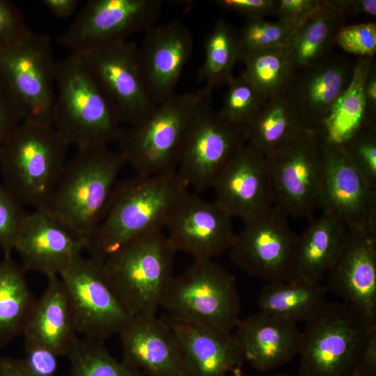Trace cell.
Here are the masks:
<instances>
[{
    "mask_svg": "<svg viewBox=\"0 0 376 376\" xmlns=\"http://www.w3.org/2000/svg\"><path fill=\"white\" fill-rule=\"evenodd\" d=\"M233 331L246 361L258 371L285 364L300 351L297 323L270 313L260 311L240 319Z\"/></svg>",
    "mask_w": 376,
    "mask_h": 376,
    "instance_id": "cell-25",
    "label": "cell"
},
{
    "mask_svg": "<svg viewBox=\"0 0 376 376\" xmlns=\"http://www.w3.org/2000/svg\"><path fill=\"white\" fill-rule=\"evenodd\" d=\"M365 120L376 123V65L374 62L366 77L364 87Z\"/></svg>",
    "mask_w": 376,
    "mask_h": 376,
    "instance_id": "cell-46",
    "label": "cell"
},
{
    "mask_svg": "<svg viewBox=\"0 0 376 376\" xmlns=\"http://www.w3.org/2000/svg\"><path fill=\"white\" fill-rule=\"evenodd\" d=\"M82 337L104 341L119 334L132 318L110 286L103 261L83 256L59 275Z\"/></svg>",
    "mask_w": 376,
    "mask_h": 376,
    "instance_id": "cell-11",
    "label": "cell"
},
{
    "mask_svg": "<svg viewBox=\"0 0 376 376\" xmlns=\"http://www.w3.org/2000/svg\"><path fill=\"white\" fill-rule=\"evenodd\" d=\"M204 62L199 76L210 91L227 86L234 77V67L240 58L237 31L224 19L218 20L207 36Z\"/></svg>",
    "mask_w": 376,
    "mask_h": 376,
    "instance_id": "cell-33",
    "label": "cell"
},
{
    "mask_svg": "<svg viewBox=\"0 0 376 376\" xmlns=\"http://www.w3.org/2000/svg\"><path fill=\"white\" fill-rule=\"evenodd\" d=\"M56 62L50 37L31 30L0 49V83L24 120L53 125Z\"/></svg>",
    "mask_w": 376,
    "mask_h": 376,
    "instance_id": "cell-9",
    "label": "cell"
},
{
    "mask_svg": "<svg viewBox=\"0 0 376 376\" xmlns=\"http://www.w3.org/2000/svg\"><path fill=\"white\" fill-rule=\"evenodd\" d=\"M41 3L56 17L67 18L76 10L78 0H42Z\"/></svg>",
    "mask_w": 376,
    "mask_h": 376,
    "instance_id": "cell-50",
    "label": "cell"
},
{
    "mask_svg": "<svg viewBox=\"0 0 376 376\" xmlns=\"http://www.w3.org/2000/svg\"><path fill=\"white\" fill-rule=\"evenodd\" d=\"M376 323L345 302L326 301L301 332L298 376H354Z\"/></svg>",
    "mask_w": 376,
    "mask_h": 376,
    "instance_id": "cell-6",
    "label": "cell"
},
{
    "mask_svg": "<svg viewBox=\"0 0 376 376\" xmlns=\"http://www.w3.org/2000/svg\"><path fill=\"white\" fill-rule=\"evenodd\" d=\"M162 318L177 336L192 376L242 375L246 359L233 331Z\"/></svg>",
    "mask_w": 376,
    "mask_h": 376,
    "instance_id": "cell-23",
    "label": "cell"
},
{
    "mask_svg": "<svg viewBox=\"0 0 376 376\" xmlns=\"http://www.w3.org/2000/svg\"><path fill=\"white\" fill-rule=\"evenodd\" d=\"M26 271L11 256L0 260V347L22 335L36 301Z\"/></svg>",
    "mask_w": 376,
    "mask_h": 376,
    "instance_id": "cell-31",
    "label": "cell"
},
{
    "mask_svg": "<svg viewBox=\"0 0 376 376\" xmlns=\"http://www.w3.org/2000/svg\"><path fill=\"white\" fill-rule=\"evenodd\" d=\"M0 376H36L26 366L22 359L0 357Z\"/></svg>",
    "mask_w": 376,
    "mask_h": 376,
    "instance_id": "cell-48",
    "label": "cell"
},
{
    "mask_svg": "<svg viewBox=\"0 0 376 376\" xmlns=\"http://www.w3.org/2000/svg\"><path fill=\"white\" fill-rule=\"evenodd\" d=\"M136 44L130 40L77 52L89 72L128 126L146 118L156 104L142 78Z\"/></svg>",
    "mask_w": 376,
    "mask_h": 376,
    "instance_id": "cell-14",
    "label": "cell"
},
{
    "mask_svg": "<svg viewBox=\"0 0 376 376\" xmlns=\"http://www.w3.org/2000/svg\"><path fill=\"white\" fill-rule=\"evenodd\" d=\"M266 157L274 206L288 217L313 218L320 210L323 180L316 132L304 130Z\"/></svg>",
    "mask_w": 376,
    "mask_h": 376,
    "instance_id": "cell-10",
    "label": "cell"
},
{
    "mask_svg": "<svg viewBox=\"0 0 376 376\" xmlns=\"http://www.w3.org/2000/svg\"><path fill=\"white\" fill-rule=\"evenodd\" d=\"M233 218L214 201L187 190L173 207L165 225L175 251L194 260H212L229 250L235 237Z\"/></svg>",
    "mask_w": 376,
    "mask_h": 376,
    "instance_id": "cell-16",
    "label": "cell"
},
{
    "mask_svg": "<svg viewBox=\"0 0 376 376\" xmlns=\"http://www.w3.org/2000/svg\"><path fill=\"white\" fill-rule=\"evenodd\" d=\"M354 63L339 55L297 70L288 88L307 127L317 132L348 86Z\"/></svg>",
    "mask_w": 376,
    "mask_h": 376,
    "instance_id": "cell-24",
    "label": "cell"
},
{
    "mask_svg": "<svg viewBox=\"0 0 376 376\" xmlns=\"http://www.w3.org/2000/svg\"><path fill=\"white\" fill-rule=\"evenodd\" d=\"M319 142L323 165L320 210L336 217L349 230L376 235V191L368 187L340 146Z\"/></svg>",
    "mask_w": 376,
    "mask_h": 376,
    "instance_id": "cell-17",
    "label": "cell"
},
{
    "mask_svg": "<svg viewBox=\"0 0 376 376\" xmlns=\"http://www.w3.org/2000/svg\"><path fill=\"white\" fill-rule=\"evenodd\" d=\"M161 307L173 319L233 331L241 311L235 277L212 260H194L173 277Z\"/></svg>",
    "mask_w": 376,
    "mask_h": 376,
    "instance_id": "cell-8",
    "label": "cell"
},
{
    "mask_svg": "<svg viewBox=\"0 0 376 376\" xmlns=\"http://www.w3.org/2000/svg\"><path fill=\"white\" fill-rule=\"evenodd\" d=\"M160 0H90L58 42L71 52L128 40L130 36L155 25Z\"/></svg>",
    "mask_w": 376,
    "mask_h": 376,
    "instance_id": "cell-15",
    "label": "cell"
},
{
    "mask_svg": "<svg viewBox=\"0 0 376 376\" xmlns=\"http://www.w3.org/2000/svg\"><path fill=\"white\" fill-rule=\"evenodd\" d=\"M29 212L16 197L0 182V250L11 256L25 226Z\"/></svg>",
    "mask_w": 376,
    "mask_h": 376,
    "instance_id": "cell-39",
    "label": "cell"
},
{
    "mask_svg": "<svg viewBox=\"0 0 376 376\" xmlns=\"http://www.w3.org/2000/svg\"><path fill=\"white\" fill-rule=\"evenodd\" d=\"M29 30L20 9L9 1L0 0V49L13 43Z\"/></svg>",
    "mask_w": 376,
    "mask_h": 376,
    "instance_id": "cell-41",
    "label": "cell"
},
{
    "mask_svg": "<svg viewBox=\"0 0 376 376\" xmlns=\"http://www.w3.org/2000/svg\"><path fill=\"white\" fill-rule=\"evenodd\" d=\"M356 375L376 376V333L370 340Z\"/></svg>",
    "mask_w": 376,
    "mask_h": 376,
    "instance_id": "cell-49",
    "label": "cell"
},
{
    "mask_svg": "<svg viewBox=\"0 0 376 376\" xmlns=\"http://www.w3.org/2000/svg\"><path fill=\"white\" fill-rule=\"evenodd\" d=\"M55 85L53 126L69 146L117 142L123 128L117 111L77 52L56 62Z\"/></svg>",
    "mask_w": 376,
    "mask_h": 376,
    "instance_id": "cell-4",
    "label": "cell"
},
{
    "mask_svg": "<svg viewBox=\"0 0 376 376\" xmlns=\"http://www.w3.org/2000/svg\"><path fill=\"white\" fill-rule=\"evenodd\" d=\"M243 77L266 98L288 90L297 68L284 46L240 54Z\"/></svg>",
    "mask_w": 376,
    "mask_h": 376,
    "instance_id": "cell-34",
    "label": "cell"
},
{
    "mask_svg": "<svg viewBox=\"0 0 376 376\" xmlns=\"http://www.w3.org/2000/svg\"><path fill=\"white\" fill-rule=\"evenodd\" d=\"M175 253L159 230L129 242L103 260L110 286L132 317L156 315L174 276Z\"/></svg>",
    "mask_w": 376,
    "mask_h": 376,
    "instance_id": "cell-7",
    "label": "cell"
},
{
    "mask_svg": "<svg viewBox=\"0 0 376 376\" xmlns=\"http://www.w3.org/2000/svg\"><path fill=\"white\" fill-rule=\"evenodd\" d=\"M274 376H288V375H284V374H277Z\"/></svg>",
    "mask_w": 376,
    "mask_h": 376,
    "instance_id": "cell-51",
    "label": "cell"
},
{
    "mask_svg": "<svg viewBox=\"0 0 376 376\" xmlns=\"http://www.w3.org/2000/svg\"><path fill=\"white\" fill-rule=\"evenodd\" d=\"M23 361L36 376H55L58 367V356L51 350L41 345H24Z\"/></svg>",
    "mask_w": 376,
    "mask_h": 376,
    "instance_id": "cell-42",
    "label": "cell"
},
{
    "mask_svg": "<svg viewBox=\"0 0 376 376\" xmlns=\"http://www.w3.org/2000/svg\"><path fill=\"white\" fill-rule=\"evenodd\" d=\"M138 49L139 67L148 93L157 105L175 94L181 74L194 50V38L178 20L146 31Z\"/></svg>",
    "mask_w": 376,
    "mask_h": 376,
    "instance_id": "cell-19",
    "label": "cell"
},
{
    "mask_svg": "<svg viewBox=\"0 0 376 376\" xmlns=\"http://www.w3.org/2000/svg\"><path fill=\"white\" fill-rule=\"evenodd\" d=\"M311 219L297 235L292 279L320 283L340 253L348 228L327 212Z\"/></svg>",
    "mask_w": 376,
    "mask_h": 376,
    "instance_id": "cell-27",
    "label": "cell"
},
{
    "mask_svg": "<svg viewBox=\"0 0 376 376\" xmlns=\"http://www.w3.org/2000/svg\"><path fill=\"white\" fill-rule=\"evenodd\" d=\"M334 43L345 52L373 58L376 54V24L363 22L344 25L337 32Z\"/></svg>",
    "mask_w": 376,
    "mask_h": 376,
    "instance_id": "cell-40",
    "label": "cell"
},
{
    "mask_svg": "<svg viewBox=\"0 0 376 376\" xmlns=\"http://www.w3.org/2000/svg\"><path fill=\"white\" fill-rule=\"evenodd\" d=\"M340 146L368 187L376 191V123L364 122Z\"/></svg>",
    "mask_w": 376,
    "mask_h": 376,
    "instance_id": "cell-37",
    "label": "cell"
},
{
    "mask_svg": "<svg viewBox=\"0 0 376 376\" xmlns=\"http://www.w3.org/2000/svg\"><path fill=\"white\" fill-rule=\"evenodd\" d=\"M322 2V0H276L274 15L278 19L297 27Z\"/></svg>",
    "mask_w": 376,
    "mask_h": 376,
    "instance_id": "cell-43",
    "label": "cell"
},
{
    "mask_svg": "<svg viewBox=\"0 0 376 376\" xmlns=\"http://www.w3.org/2000/svg\"><path fill=\"white\" fill-rule=\"evenodd\" d=\"M69 147L53 125L22 120L0 150L3 184L23 205L45 207Z\"/></svg>",
    "mask_w": 376,
    "mask_h": 376,
    "instance_id": "cell-5",
    "label": "cell"
},
{
    "mask_svg": "<svg viewBox=\"0 0 376 376\" xmlns=\"http://www.w3.org/2000/svg\"><path fill=\"white\" fill-rule=\"evenodd\" d=\"M297 27L277 19H247L237 31L240 54L274 47H283Z\"/></svg>",
    "mask_w": 376,
    "mask_h": 376,
    "instance_id": "cell-38",
    "label": "cell"
},
{
    "mask_svg": "<svg viewBox=\"0 0 376 376\" xmlns=\"http://www.w3.org/2000/svg\"><path fill=\"white\" fill-rule=\"evenodd\" d=\"M246 140V127L224 117L210 102L190 128L176 171L189 189L201 194L212 187Z\"/></svg>",
    "mask_w": 376,
    "mask_h": 376,
    "instance_id": "cell-13",
    "label": "cell"
},
{
    "mask_svg": "<svg viewBox=\"0 0 376 376\" xmlns=\"http://www.w3.org/2000/svg\"><path fill=\"white\" fill-rule=\"evenodd\" d=\"M103 342L77 336L65 354L70 363L69 376H143L114 358Z\"/></svg>",
    "mask_w": 376,
    "mask_h": 376,
    "instance_id": "cell-35",
    "label": "cell"
},
{
    "mask_svg": "<svg viewBox=\"0 0 376 376\" xmlns=\"http://www.w3.org/2000/svg\"><path fill=\"white\" fill-rule=\"evenodd\" d=\"M188 189L177 171L136 173L117 181L106 213L88 240L89 256L103 261L129 242L163 230L173 207Z\"/></svg>",
    "mask_w": 376,
    "mask_h": 376,
    "instance_id": "cell-1",
    "label": "cell"
},
{
    "mask_svg": "<svg viewBox=\"0 0 376 376\" xmlns=\"http://www.w3.org/2000/svg\"><path fill=\"white\" fill-rule=\"evenodd\" d=\"M327 288L301 279L267 282L258 299L262 312L297 323L309 320L327 301Z\"/></svg>",
    "mask_w": 376,
    "mask_h": 376,
    "instance_id": "cell-30",
    "label": "cell"
},
{
    "mask_svg": "<svg viewBox=\"0 0 376 376\" xmlns=\"http://www.w3.org/2000/svg\"><path fill=\"white\" fill-rule=\"evenodd\" d=\"M354 376H366V375H356Z\"/></svg>",
    "mask_w": 376,
    "mask_h": 376,
    "instance_id": "cell-52",
    "label": "cell"
},
{
    "mask_svg": "<svg viewBox=\"0 0 376 376\" xmlns=\"http://www.w3.org/2000/svg\"><path fill=\"white\" fill-rule=\"evenodd\" d=\"M335 3L347 15L355 14L371 17L376 16L375 0H335Z\"/></svg>",
    "mask_w": 376,
    "mask_h": 376,
    "instance_id": "cell-47",
    "label": "cell"
},
{
    "mask_svg": "<svg viewBox=\"0 0 376 376\" xmlns=\"http://www.w3.org/2000/svg\"><path fill=\"white\" fill-rule=\"evenodd\" d=\"M118 334L122 361L143 376H192L177 336L162 317H132Z\"/></svg>",
    "mask_w": 376,
    "mask_h": 376,
    "instance_id": "cell-21",
    "label": "cell"
},
{
    "mask_svg": "<svg viewBox=\"0 0 376 376\" xmlns=\"http://www.w3.org/2000/svg\"><path fill=\"white\" fill-rule=\"evenodd\" d=\"M373 63V58L368 57H359L354 63L350 83L316 132L320 141L340 146L364 123L363 87L366 77Z\"/></svg>",
    "mask_w": 376,
    "mask_h": 376,
    "instance_id": "cell-32",
    "label": "cell"
},
{
    "mask_svg": "<svg viewBox=\"0 0 376 376\" xmlns=\"http://www.w3.org/2000/svg\"><path fill=\"white\" fill-rule=\"evenodd\" d=\"M88 240L46 208L29 214L14 249L26 271L59 276L86 249Z\"/></svg>",
    "mask_w": 376,
    "mask_h": 376,
    "instance_id": "cell-18",
    "label": "cell"
},
{
    "mask_svg": "<svg viewBox=\"0 0 376 376\" xmlns=\"http://www.w3.org/2000/svg\"><path fill=\"white\" fill-rule=\"evenodd\" d=\"M212 92L204 87L175 93L157 104L143 121L123 128L117 142L126 164L136 173L176 171L190 128L211 102Z\"/></svg>",
    "mask_w": 376,
    "mask_h": 376,
    "instance_id": "cell-3",
    "label": "cell"
},
{
    "mask_svg": "<svg viewBox=\"0 0 376 376\" xmlns=\"http://www.w3.org/2000/svg\"><path fill=\"white\" fill-rule=\"evenodd\" d=\"M275 206L244 222L229 249L231 261L267 282L292 279L297 235Z\"/></svg>",
    "mask_w": 376,
    "mask_h": 376,
    "instance_id": "cell-12",
    "label": "cell"
},
{
    "mask_svg": "<svg viewBox=\"0 0 376 376\" xmlns=\"http://www.w3.org/2000/svg\"><path fill=\"white\" fill-rule=\"evenodd\" d=\"M219 113L228 120L246 126L254 118L267 99L240 74L227 85Z\"/></svg>",
    "mask_w": 376,
    "mask_h": 376,
    "instance_id": "cell-36",
    "label": "cell"
},
{
    "mask_svg": "<svg viewBox=\"0 0 376 376\" xmlns=\"http://www.w3.org/2000/svg\"><path fill=\"white\" fill-rule=\"evenodd\" d=\"M307 129L299 110L286 90L267 98L246 125V143L267 157Z\"/></svg>",
    "mask_w": 376,
    "mask_h": 376,
    "instance_id": "cell-29",
    "label": "cell"
},
{
    "mask_svg": "<svg viewBox=\"0 0 376 376\" xmlns=\"http://www.w3.org/2000/svg\"><path fill=\"white\" fill-rule=\"evenodd\" d=\"M276 0H218L219 6L237 12L247 19L264 18L274 15Z\"/></svg>",
    "mask_w": 376,
    "mask_h": 376,
    "instance_id": "cell-45",
    "label": "cell"
},
{
    "mask_svg": "<svg viewBox=\"0 0 376 376\" xmlns=\"http://www.w3.org/2000/svg\"><path fill=\"white\" fill-rule=\"evenodd\" d=\"M324 278L327 290L376 323V235L348 229Z\"/></svg>",
    "mask_w": 376,
    "mask_h": 376,
    "instance_id": "cell-22",
    "label": "cell"
},
{
    "mask_svg": "<svg viewBox=\"0 0 376 376\" xmlns=\"http://www.w3.org/2000/svg\"><path fill=\"white\" fill-rule=\"evenodd\" d=\"M125 165L123 155L107 145L77 148L45 208L88 240L106 213Z\"/></svg>",
    "mask_w": 376,
    "mask_h": 376,
    "instance_id": "cell-2",
    "label": "cell"
},
{
    "mask_svg": "<svg viewBox=\"0 0 376 376\" xmlns=\"http://www.w3.org/2000/svg\"><path fill=\"white\" fill-rule=\"evenodd\" d=\"M347 16L334 0H323L295 29L284 49L297 70L315 65L330 56L336 35L345 25Z\"/></svg>",
    "mask_w": 376,
    "mask_h": 376,
    "instance_id": "cell-28",
    "label": "cell"
},
{
    "mask_svg": "<svg viewBox=\"0 0 376 376\" xmlns=\"http://www.w3.org/2000/svg\"><path fill=\"white\" fill-rule=\"evenodd\" d=\"M22 333L24 345H41L65 356L77 333L64 285L59 276L47 277Z\"/></svg>",
    "mask_w": 376,
    "mask_h": 376,
    "instance_id": "cell-26",
    "label": "cell"
},
{
    "mask_svg": "<svg viewBox=\"0 0 376 376\" xmlns=\"http://www.w3.org/2000/svg\"><path fill=\"white\" fill-rule=\"evenodd\" d=\"M22 120L21 109L0 83V150Z\"/></svg>",
    "mask_w": 376,
    "mask_h": 376,
    "instance_id": "cell-44",
    "label": "cell"
},
{
    "mask_svg": "<svg viewBox=\"0 0 376 376\" xmlns=\"http://www.w3.org/2000/svg\"><path fill=\"white\" fill-rule=\"evenodd\" d=\"M212 188L214 201L232 218L243 221L274 206L267 157L246 143L236 152Z\"/></svg>",
    "mask_w": 376,
    "mask_h": 376,
    "instance_id": "cell-20",
    "label": "cell"
}]
</instances>
